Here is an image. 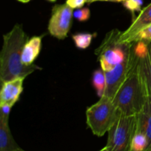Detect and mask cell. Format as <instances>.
Returning a JSON list of instances; mask_svg holds the SVG:
<instances>
[{
  "instance_id": "cell-1",
  "label": "cell",
  "mask_w": 151,
  "mask_h": 151,
  "mask_svg": "<svg viewBox=\"0 0 151 151\" xmlns=\"http://www.w3.org/2000/svg\"><path fill=\"white\" fill-rule=\"evenodd\" d=\"M28 39L22 26L19 24L3 35V45L0 53L1 83L20 77L26 78L35 70L41 69L35 64L25 66L22 63V50Z\"/></svg>"
},
{
  "instance_id": "cell-2",
  "label": "cell",
  "mask_w": 151,
  "mask_h": 151,
  "mask_svg": "<svg viewBox=\"0 0 151 151\" xmlns=\"http://www.w3.org/2000/svg\"><path fill=\"white\" fill-rule=\"evenodd\" d=\"M147 97L139 73L137 55L132 42L129 53L128 75L112 100L121 114L134 116L142 111Z\"/></svg>"
},
{
  "instance_id": "cell-3",
  "label": "cell",
  "mask_w": 151,
  "mask_h": 151,
  "mask_svg": "<svg viewBox=\"0 0 151 151\" xmlns=\"http://www.w3.org/2000/svg\"><path fill=\"white\" fill-rule=\"evenodd\" d=\"M86 114L87 125L98 137L104 136L121 116L113 100L106 97H100L99 101L88 107Z\"/></svg>"
},
{
  "instance_id": "cell-4",
  "label": "cell",
  "mask_w": 151,
  "mask_h": 151,
  "mask_svg": "<svg viewBox=\"0 0 151 151\" xmlns=\"http://www.w3.org/2000/svg\"><path fill=\"white\" fill-rule=\"evenodd\" d=\"M120 33V31L116 29L111 31L96 50L100 68L104 72L111 70L122 63L129 54L132 42H120L119 40Z\"/></svg>"
},
{
  "instance_id": "cell-5",
  "label": "cell",
  "mask_w": 151,
  "mask_h": 151,
  "mask_svg": "<svg viewBox=\"0 0 151 151\" xmlns=\"http://www.w3.org/2000/svg\"><path fill=\"white\" fill-rule=\"evenodd\" d=\"M137 128V115H122L108 131L106 147L109 151H129Z\"/></svg>"
},
{
  "instance_id": "cell-6",
  "label": "cell",
  "mask_w": 151,
  "mask_h": 151,
  "mask_svg": "<svg viewBox=\"0 0 151 151\" xmlns=\"http://www.w3.org/2000/svg\"><path fill=\"white\" fill-rule=\"evenodd\" d=\"M73 10L66 3L55 4L52 7L48 24V31L52 36L59 40L67 37L74 17Z\"/></svg>"
},
{
  "instance_id": "cell-7",
  "label": "cell",
  "mask_w": 151,
  "mask_h": 151,
  "mask_svg": "<svg viewBox=\"0 0 151 151\" xmlns=\"http://www.w3.org/2000/svg\"><path fill=\"white\" fill-rule=\"evenodd\" d=\"M139 76L147 96L151 94V41L134 42Z\"/></svg>"
},
{
  "instance_id": "cell-8",
  "label": "cell",
  "mask_w": 151,
  "mask_h": 151,
  "mask_svg": "<svg viewBox=\"0 0 151 151\" xmlns=\"http://www.w3.org/2000/svg\"><path fill=\"white\" fill-rule=\"evenodd\" d=\"M128 69H129V54L122 63L115 66L111 70L105 72L106 84L103 97H106L113 100L116 91H118L128 75Z\"/></svg>"
},
{
  "instance_id": "cell-9",
  "label": "cell",
  "mask_w": 151,
  "mask_h": 151,
  "mask_svg": "<svg viewBox=\"0 0 151 151\" xmlns=\"http://www.w3.org/2000/svg\"><path fill=\"white\" fill-rule=\"evenodd\" d=\"M151 24V3L143 8L139 16L134 18L129 27L121 32L119 40L120 42L131 43L132 38L143 28Z\"/></svg>"
},
{
  "instance_id": "cell-10",
  "label": "cell",
  "mask_w": 151,
  "mask_h": 151,
  "mask_svg": "<svg viewBox=\"0 0 151 151\" xmlns=\"http://www.w3.org/2000/svg\"><path fill=\"white\" fill-rule=\"evenodd\" d=\"M24 79L25 78L20 77L1 83L0 105L7 104L12 106H14L23 91V83Z\"/></svg>"
},
{
  "instance_id": "cell-11",
  "label": "cell",
  "mask_w": 151,
  "mask_h": 151,
  "mask_svg": "<svg viewBox=\"0 0 151 151\" xmlns=\"http://www.w3.org/2000/svg\"><path fill=\"white\" fill-rule=\"evenodd\" d=\"M137 129L145 135L147 151H151V94L147 96L142 109L137 114Z\"/></svg>"
},
{
  "instance_id": "cell-12",
  "label": "cell",
  "mask_w": 151,
  "mask_h": 151,
  "mask_svg": "<svg viewBox=\"0 0 151 151\" xmlns=\"http://www.w3.org/2000/svg\"><path fill=\"white\" fill-rule=\"evenodd\" d=\"M43 36L44 35L33 36L25 43L22 53V61L25 66L34 64V61L41 52Z\"/></svg>"
},
{
  "instance_id": "cell-13",
  "label": "cell",
  "mask_w": 151,
  "mask_h": 151,
  "mask_svg": "<svg viewBox=\"0 0 151 151\" xmlns=\"http://www.w3.org/2000/svg\"><path fill=\"white\" fill-rule=\"evenodd\" d=\"M22 149L13 139L9 121L0 119V151H19Z\"/></svg>"
},
{
  "instance_id": "cell-14",
  "label": "cell",
  "mask_w": 151,
  "mask_h": 151,
  "mask_svg": "<svg viewBox=\"0 0 151 151\" xmlns=\"http://www.w3.org/2000/svg\"><path fill=\"white\" fill-rule=\"evenodd\" d=\"M92 84L93 86L97 91V94L98 97H102L104 94L105 88H106V74L103 69H97L94 71L92 75Z\"/></svg>"
},
{
  "instance_id": "cell-15",
  "label": "cell",
  "mask_w": 151,
  "mask_h": 151,
  "mask_svg": "<svg viewBox=\"0 0 151 151\" xmlns=\"http://www.w3.org/2000/svg\"><path fill=\"white\" fill-rule=\"evenodd\" d=\"M129 151H147V138L137 128L131 141Z\"/></svg>"
},
{
  "instance_id": "cell-16",
  "label": "cell",
  "mask_w": 151,
  "mask_h": 151,
  "mask_svg": "<svg viewBox=\"0 0 151 151\" xmlns=\"http://www.w3.org/2000/svg\"><path fill=\"white\" fill-rule=\"evenodd\" d=\"M94 37V34L89 32H80L72 35V40L77 48L85 50L89 47Z\"/></svg>"
},
{
  "instance_id": "cell-17",
  "label": "cell",
  "mask_w": 151,
  "mask_h": 151,
  "mask_svg": "<svg viewBox=\"0 0 151 151\" xmlns=\"http://www.w3.org/2000/svg\"><path fill=\"white\" fill-rule=\"evenodd\" d=\"M123 6L129 10L133 16V19L135 18L136 12H141L142 6L143 4V0H125L123 1Z\"/></svg>"
},
{
  "instance_id": "cell-18",
  "label": "cell",
  "mask_w": 151,
  "mask_h": 151,
  "mask_svg": "<svg viewBox=\"0 0 151 151\" xmlns=\"http://www.w3.org/2000/svg\"><path fill=\"white\" fill-rule=\"evenodd\" d=\"M151 41V24L143 28L131 40V42Z\"/></svg>"
},
{
  "instance_id": "cell-19",
  "label": "cell",
  "mask_w": 151,
  "mask_h": 151,
  "mask_svg": "<svg viewBox=\"0 0 151 151\" xmlns=\"http://www.w3.org/2000/svg\"><path fill=\"white\" fill-rule=\"evenodd\" d=\"M91 16V12L88 7L78 8L74 11L73 16L78 21L81 22H85L89 19Z\"/></svg>"
},
{
  "instance_id": "cell-20",
  "label": "cell",
  "mask_w": 151,
  "mask_h": 151,
  "mask_svg": "<svg viewBox=\"0 0 151 151\" xmlns=\"http://www.w3.org/2000/svg\"><path fill=\"white\" fill-rule=\"evenodd\" d=\"M12 107L13 106L10 105H0V119L9 121V116H10Z\"/></svg>"
},
{
  "instance_id": "cell-21",
  "label": "cell",
  "mask_w": 151,
  "mask_h": 151,
  "mask_svg": "<svg viewBox=\"0 0 151 151\" xmlns=\"http://www.w3.org/2000/svg\"><path fill=\"white\" fill-rule=\"evenodd\" d=\"M86 3V0H66V4L72 7V9H78L83 7Z\"/></svg>"
},
{
  "instance_id": "cell-22",
  "label": "cell",
  "mask_w": 151,
  "mask_h": 151,
  "mask_svg": "<svg viewBox=\"0 0 151 151\" xmlns=\"http://www.w3.org/2000/svg\"><path fill=\"white\" fill-rule=\"evenodd\" d=\"M104 1H113V2H123L125 0H101Z\"/></svg>"
},
{
  "instance_id": "cell-23",
  "label": "cell",
  "mask_w": 151,
  "mask_h": 151,
  "mask_svg": "<svg viewBox=\"0 0 151 151\" xmlns=\"http://www.w3.org/2000/svg\"><path fill=\"white\" fill-rule=\"evenodd\" d=\"M86 3H88V4H91V3L94 2V1H101V0H86Z\"/></svg>"
},
{
  "instance_id": "cell-24",
  "label": "cell",
  "mask_w": 151,
  "mask_h": 151,
  "mask_svg": "<svg viewBox=\"0 0 151 151\" xmlns=\"http://www.w3.org/2000/svg\"><path fill=\"white\" fill-rule=\"evenodd\" d=\"M19 1H20V2H22V3H27L29 2L30 0H18Z\"/></svg>"
},
{
  "instance_id": "cell-25",
  "label": "cell",
  "mask_w": 151,
  "mask_h": 151,
  "mask_svg": "<svg viewBox=\"0 0 151 151\" xmlns=\"http://www.w3.org/2000/svg\"><path fill=\"white\" fill-rule=\"evenodd\" d=\"M99 151H109V149L107 148V147H103V149H101V150H99Z\"/></svg>"
},
{
  "instance_id": "cell-26",
  "label": "cell",
  "mask_w": 151,
  "mask_h": 151,
  "mask_svg": "<svg viewBox=\"0 0 151 151\" xmlns=\"http://www.w3.org/2000/svg\"><path fill=\"white\" fill-rule=\"evenodd\" d=\"M47 1H50V2H55V1H56L57 0H47Z\"/></svg>"
},
{
  "instance_id": "cell-27",
  "label": "cell",
  "mask_w": 151,
  "mask_h": 151,
  "mask_svg": "<svg viewBox=\"0 0 151 151\" xmlns=\"http://www.w3.org/2000/svg\"><path fill=\"white\" fill-rule=\"evenodd\" d=\"M19 151H25V150H23V149H22V150H19Z\"/></svg>"
}]
</instances>
